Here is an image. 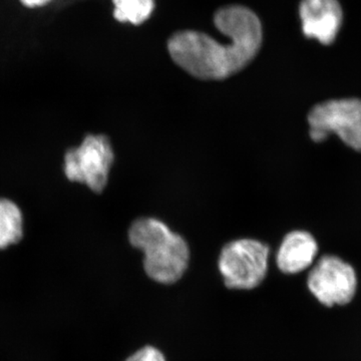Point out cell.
Returning <instances> with one entry per match:
<instances>
[{"mask_svg": "<svg viewBox=\"0 0 361 361\" xmlns=\"http://www.w3.org/2000/svg\"><path fill=\"white\" fill-rule=\"evenodd\" d=\"M130 244L144 252V267L149 278L161 284L180 279L189 265L190 250L180 235L153 218L135 221L129 231Z\"/></svg>", "mask_w": 361, "mask_h": 361, "instance_id": "cell-2", "label": "cell"}, {"mask_svg": "<svg viewBox=\"0 0 361 361\" xmlns=\"http://www.w3.org/2000/svg\"><path fill=\"white\" fill-rule=\"evenodd\" d=\"M310 135L315 142L336 134L349 148L361 152V99H329L315 104L308 114Z\"/></svg>", "mask_w": 361, "mask_h": 361, "instance_id": "cell-3", "label": "cell"}, {"mask_svg": "<svg viewBox=\"0 0 361 361\" xmlns=\"http://www.w3.org/2000/svg\"><path fill=\"white\" fill-rule=\"evenodd\" d=\"M298 16L304 37L323 45L334 44L343 25L339 0H300Z\"/></svg>", "mask_w": 361, "mask_h": 361, "instance_id": "cell-7", "label": "cell"}, {"mask_svg": "<svg viewBox=\"0 0 361 361\" xmlns=\"http://www.w3.org/2000/svg\"><path fill=\"white\" fill-rule=\"evenodd\" d=\"M269 247L252 239L230 242L223 248L219 269L226 286L250 290L256 288L266 277Z\"/></svg>", "mask_w": 361, "mask_h": 361, "instance_id": "cell-5", "label": "cell"}, {"mask_svg": "<svg viewBox=\"0 0 361 361\" xmlns=\"http://www.w3.org/2000/svg\"><path fill=\"white\" fill-rule=\"evenodd\" d=\"M113 16L121 23L141 25L153 16L156 0H111Z\"/></svg>", "mask_w": 361, "mask_h": 361, "instance_id": "cell-10", "label": "cell"}, {"mask_svg": "<svg viewBox=\"0 0 361 361\" xmlns=\"http://www.w3.org/2000/svg\"><path fill=\"white\" fill-rule=\"evenodd\" d=\"M18 1L26 8L35 9L49 6L52 0H18Z\"/></svg>", "mask_w": 361, "mask_h": 361, "instance_id": "cell-12", "label": "cell"}, {"mask_svg": "<svg viewBox=\"0 0 361 361\" xmlns=\"http://www.w3.org/2000/svg\"><path fill=\"white\" fill-rule=\"evenodd\" d=\"M114 158L106 135H89L78 148L66 151L63 172L70 182L84 184L94 193H101L108 184Z\"/></svg>", "mask_w": 361, "mask_h": 361, "instance_id": "cell-4", "label": "cell"}, {"mask_svg": "<svg viewBox=\"0 0 361 361\" xmlns=\"http://www.w3.org/2000/svg\"><path fill=\"white\" fill-rule=\"evenodd\" d=\"M308 288L324 305H345L355 297V271L336 256H323L308 275Z\"/></svg>", "mask_w": 361, "mask_h": 361, "instance_id": "cell-6", "label": "cell"}, {"mask_svg": "<svg viewBox=\"0 0 361 361\" xmlns=\"http://www.w3.org/2000/svg\"><path fill=\"white\" fill-rule=\"evenodd\" d=\"M126 361H166L165 356L159 349L153 346H146L140 349Z\"/></svg>", "mask_w": 361, "mask_h": 361, "instance_id": "cell-11", "label": "cell"}, {"mask_svg": "<svg viewBox=\"0 0 361 361\" xmlns=\"http://www.w3.org/2000/svg\"><path fill=\"white\" fill-rule=\"evenodd\" d=\"M317 252V242L310 233H289L278 250V268L286 274L302 272L312 264Z\"/></svg>", "mask_w": 361, "mask_h": 361, "instance_id": "cell-8", "label": "cell"}, {"mask_svg": "<svg viewBox=\"0 0 361 361\" xmlns=\"http://www.w3.org/2000/svg\"><path fill=\"white\" fill-rule=\"evenodd\" d=\"M213 21L227 37L226 42L194 30H180L168 40L169 54L176 65L200 80H225L244 70L257 56L264 40L262 21L245 6L220 7Z\"/></svg>", "mask_w": 361, "mask_h": 361, "instance_id": "cell-1", "label": "cell"}, {"mask_svg": "<svg viewBox=\"0 0 361 361\" xmlns=\"http://www.w3.org/2000/svg\"><path fill=\"white\" fill-rule=\"evenodd\" d=\"M23 227L20 207L8 199L0 198V249L18 243L23 237Z\"/></svg>", "mask_w": 361, "mask_h": 361, "instance_id": "cell-9", "label": "cell"}]
</instances>
